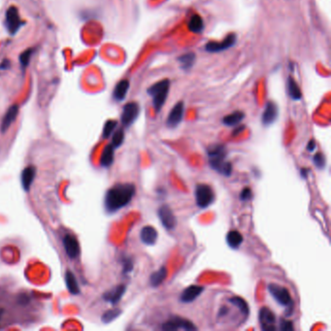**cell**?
Instances as JSON below:
<instances>
[{"label":"cell","instance_id":"6","mask_svg":"<svg viewBox=\"0 0 331 331\" xmlns=\"http://www.w3.org/2000/svg\"><path fill=\"white\" fill-rule=\"evenodd\" d=\"M162 329L164 331H176L179 329L196 330L197 328L190 320L187 318H183L178 315H174L162 324Z\"/></svg>","mask_w":331,"mask_h":331},{"label":"cell","instance_id":"41","mask_svg":"<svg viewBox=\"0 0 331 331\" xmlns=\"http://www.w3.org/2000/svg\"><path fill=\"white\" fill-rule=\"evenodd\" d=\"M227 309H225V308H221V311H220V314H219V315H224L226 313H227Z\"/></svg>","mask_w":331,"mask_h":331},{"label":"cell","instance_id":"31","mask_svg":"<svg viewBox=\"0 0 331 331\" xmlns=\"http://www.w3.org/2000/svg\"><path fill=\"white\" fill-rule=\"evenodd\" d=\"M121 313H122V311H121V310H118V309L109 310V311H107V312L103 315L102 320H103V322L108 323V322L114 320L116 317H118V316L120 315Z\"/></svg>","mask_w":331,"mask_h":331},{"label":"cell","instance_id":"33","mask_svg":"<svg viewBox=\"0 0 331 331\" xmlns=\"http://www.w3.org/2000/svg\"><path fill=\"white\" fill-rule=\"evenodd\" d=\"M117 125L118 124L116 121H108L103 128V137L108 138L112 134L114 129L117 127Z\"/></svg>","mask_w":331,"mask_h":331},{"label":"cell","instance_id":"29","mask_svg":"<svg viewBox=\"0 0 331 331\" xmlns=\"http://www.w3.org/2000/svg\"><path fill=\"white\" fill-rule=\"evenodd\" d=\"M65 281L68 289L72 294H77L79 293V287H78V283L74 277V275L71 272H66L65 274Z\"/></svg>","mask_w":331,"mask_h":331},{"label":"cell","instance_id":"25","mask_svg":"<svg viewBox=\"0 0 331 331\" xmlns=\"http://www.w3.org/2000/svg\"><path fill=\"white\" fill-rule=\"evenodd\" d=\"M114 150H115V148L112 144L108 145L105 148L103 155H102V158H101V164L104 167H109L112 165L113 160H114Z\"/></svg>","mask_w":331,"mask_h":331},{"label":"cell","instance_id":"13","mask_svg":"<svg viewBox=\"0 0 331 331\" xmlns=\"http://www.w3.org/2000/svg\"><path fill=\"white\" fill-rule=\"evenodd\" d=\"M63 245L67 255L70 258H77L80 253V248L77 239L73 235H65L63 238Z\"/></svg>","mask_w":331,"mask_h":331},{"label":"cell","instance_id":"18","mask_svg":"<svg viewBox=\"0 0 331 331\" xmlns=\"http://www.w3.org/2000/svg\"><path fill=\"white\" fill-rule=\"evenodd\" d=\"M126 290V285L124 284H120L114 288H112L111 290H109L108 292H106L104 295H103V299L109 303H111L112 305H115L117 304L121 299L122 297L124 296L125 292Z\"/></svg>","mask_w":331,"mask_h":331},{"label":"cell","instance_id":"21","mask_svg":"<svg viewBox=\"0 0 331 331\" xmlns=\"http://www.w3.org/2000/svg\"><path fill=\"white\" fill-rule=\"evenodd\" d=\"M243 236L237 230H231L226 235L227 245L232 249H238L243 243Z\"/></svg>","mask_w":331,"mask_h":331},{"label":"cell","instance_id":"39","mask_svg":"<svg viewBox=\"0 0 331 331\" xmlns=\"http://www.w3.org/2000/svg\"><path fill=\"white\" fill-rule=\"evenodd\" d=\"M244 128H245V126H239V127L235 128V130L233 131L232 135H233V136H236V135H237V134H239L241 131H243V130H244Z\"/></svg>","mask_w":331,"mask_h":331},{"label":"cell","instance_id":"32","mask_svg":"<svg viewBox=\"0 0 331 331\" xmlns=\"http://www.w3.org/2000/svg\"><path fill=\"white\" fill-rule=\"evenodd\" d=\"M33 55V50L32 49H29L27 51H25L21 57H20V63H21V65L23 68H26L29 64H30V62L32 60V57Z\"/></svg>","mask_w":331,"mask_h":331},{"label":"cell","instance_id":"30","mask_svg":"<svg viewBox=\"0 0 331 331\" xmlns=\"http://www.w3.org/2000/svg\"><path fill=\"white\" fill-rule=\"evenodd\" d=\"M124 140H125V132L121 128L114 133V136L112 139V145L114 146V148H119L124 143Z\"/></svg>","mask_w":331,"mask_h":331},{"label":"cell","instance_id":"23","mask_svg":"<svg viewBox=\"0 0 331 331\" xmlns=\"http://www.w3.org/2000/svg\"><path fill=\"white\" fill-rule=\"evenodd\" d=\"M189 29L193 33H201L204 30V22L199 15H193L189 22Z\"/></svg>","mask_w":331,"mask_h":331},{"label":"cell","instance_id":"37","mask_svg":"<svg viewBox=\"0 0 331 331\" xmlns=\"http://www.w3.org/2000/svg\"><path fill=\"white\" fill-rule=\"evenodd\" d=\"M252 197V192L250 188H245L240 193V199L242 201H248Z\"/></svg>","mask_w":331,"mask_h":331},{"label":"cell","instance_id":"7","mask_svg":"<svg viewBox=\"0 0 331 331\" xmlns=\"http://www.w3.org/2000/svg\"><path fill=\"white\" fill-rule=\"evenodd\" d=\"M5 26L8 32L12 35L16 34L23 27L19 10L16 7H10L7 9L5 15Z\"/></svg>","mask_w":331,"mask_h":331},{"label":"cell","instance_id":"1","mask_svg":"<svg viewBox=\"0 0 331 331\" xmlns=\"http://www.w3.org/2000/svg\"><path fill=\"white\" fill-rule=\"evenodd\" d=\"M135 186L132 184H118L112 187L105 195V208L114 213L126 207L135 195Z\"/></svg>","mask_w":331,"mask_h":331},{"label":"cell","instance_id":"15","mask_svg":"<svg viewBox=\"0 0 331 331\" xmlns=\"http://www.w3.org/2000/svg\"><path fill=\"white\" fill-rule=\"evenodd\" d=\"M278 118V107L274 102H268L262 114V124L264 126H270L275 123Z\"/></svg>","mask_w":331,"mask_h":331},{"label":"cell","instance_id":"35","mask_svg":"<svg viewBox=\"0 0 331 331\" xmlns=\"http://www.w3.org/2000/svg\"><path fill=\"white\" fill-rule=\"evenodd\" d=\"M280 329L282 331H293L294 327H293L292 321L281 318V320H280Z\"/></svg>","mask_w":331,"mask_h":331},{"label":"cell","instance_id":"27","mask_svg":"<svg viewBox=\"0 0 331 331\" xmlns=\"http://www.w3.org/2000/svg\"><path fill=\"white\" fill-rule=\"evenodd\" d=\"M195 62V55L193 53H188L179 58V63L181 64L182 69L189 70L191 68Z\"/></svg>","mask_w":331,"mask_h":331},{"label":"cell","instance_id":"40","mask_svg":"<svg viewBox=\"0 0 331 331\" xmlns=\"http://www.w3.org/2000/svg\"><path fill=\"white\" fill-rule=\"evenodd\" d=\"M308 173H309V170H308L307 168H302V169L300 170V174H301L302 178H304V179H306V178H307V176H308Z\"/></svg>","mask_w":331,"mask_h":331},{"label":"cell","instance_id":"20","mask_svg":"<svg viewBox=\"0 0 331 331\" xmlns=\"http://www.w3.org/2000/svg\"><path fill=\"white\" fill-rule=\"evenodd\" d=\"M167 269L166 267L162 266L160 267L158 271L154 272L151 277H150V284L153 286V287H158V285H160L164 280L166 279L167 277Z\"/></svg>","mask_w":331,"mask_h":331},{"label":"cell","instance_id":"8","mask_svg":"<svg viewBox=\"0 0 331 331\" xmlns=\"http://www.w3.org/2000/svg\"><path fill=\"white\" fill-rule=\"evenodd\" d=\"M140 113V107L136 102H129L125 105L122 113V124L124 126H130L138 118Z\"/></svg>","mask_w":331,"mask_h":331},{"label":"cell","instance_id":"5","mask_svg":"<svg viewBox=\"0 0 331 331\" xmlns=\"http://www.w3.org/2000/svg\"><path fill=\"white\" fill-rule=\"evenodd\" d=\"M196 204L199 208L209 207L215 199V193L213 189L206 184H198L195 189Z\"/></svg>","mask_w":331,"mask_h":331},{"label":"cell","instance_id":"38","mask_svg":"<svg viewBox=\"0 0 331 331\" xmlns=\"http://www.w3.org/2000/svg\"><path fill=\"white\" fill-rule=\"evenodd\" d=\"M315 147H316V145H315V140H310L309 142H308V144H307V150L309 151V152H311V153H313L315 150Z\"/></svg>","mask_w":331,"mask_h":331},{"label":"cell","instance_id":"12","mask_svg":"<svg viewBox=\"0 0 331 331\" xmlns=\"http://www.w3.org/2000/svg\"><path fill=\"white\" fill-rule=\"evenodd\" d=\"M184 111H185V105L183 102H179L177 103L172 110L170 111V114L167 118L166 121V125L168 127L170 128H175L177 127L181 122L183 121V117H184Z\"/></svg>","mask_w":331,"mask_h":331},{"label":"cell","instance_id":"19","mask_svg":"<svg viewBox=\"0 0 331 331\" xmlns=\"http://www.w3.org/2000/svg\"><path fill=\"white\" fill-rule=\"evenodd\" d=\"M129 90V82L127 80H122L120 81L116 87H115V90L113 92V97L116 101H123L126 96V94Z\"/></svg>","mask_w":331,"mask_h":331},{"label":"cell","instance_id":"28","mask_svg":"<svg viewBox=\"0 0 331 331\" xmlns=\"http://www.w3.org/2000/svg\"><path fill=\"white\" fill-rule=\"evenodd\" d=\"M229 302L231 304H233L234 306H236L237 308H239V310L241 311V313L245 315H248L250 313V309H249V305L246 302L245 299H243L242 297L239 296H234L232 298L229 299Z\"/></svg>","mask_w":331,"mask_h":331},{"label":"cell","instance_id":"26","mask_svg":"<svg viewBox=\"0 0 331 331\" xmlns=\"http://www.w3.org/2000/svg\"><path fill=\"white\" fill-rule=\"evenodd\" d=\"M34 176H35V170L32 167H28L23 171L22 184L27 190L30 189V187L32 185V182L33 181Z\"/></svg>","mask_w":331,"mask_h":331},{"label":"cell","instance_id":"16","mask_svg":"<svg viewBox=\"0 0 331 331\" xmlns=\"http://www.w3.org/2000/svg\"><path fill=\"white\" fill-rule=\"evenodd\" d=\"M18 114H19V107H18V105H13V106H11L7 110L6 114L4 115V117L2 119L1 126H0V129H1V131L3 133L6 132L10 128L12 124L16 121V119L18 117Z\"/></svg>","mask_w":331,"mask_h":331},{"label":"cell","instance_id":"17","mask_svg":"<svg viewBox=\"0 0 331 331\" xmlns=\"http://www.w3.org/2000/svg\"><path fill=\"white\" fill-rule=\"evenodd\" d=\"M158 234L157 229L151 225L144 226L141 229L140 238H141V241L145 245H148V246L155 245L158 240Z\"/></svg>","mask_w":331,"mask_h":331},{"label":"cell","instance_id":"24","mask_svg":"<svg viewBox=\"0 0 331 331\" xmlns=\"http://www.w3.org/2000/svg\"><path fill=\"white\" fill-rule=\"evenodd\" d=\"M287 89H288V94L289 96L293 100H300L302 98V93L299 89L298 84L294 81L293 78L289 77L288 82H287Z\"/></svg>","mask_w":331,"mask_h":331},{"label":"cell","instance_id":"9","mask_svg":"<svg viewBox=\"0 0 331 331\" xmlns=\"http://www.w3.org/2000/svg\"><path fill=\"white\" fill-rule=\"evenodd\" d=\"M237 36L234 33H230L221 42H209L205 45V50L209 53H219L227 50L235 45Z\"/></svg>","mask_w":331,"mask_h":331},{"label":"cell","instance_id":"14","mask_svg":"<svg viewBox=\"0 0 331 331\" xmlns=\"http://www.w3.org/2000/svg\"><path fill=\"white\" fill-rule=\"evenodd\" d=\"M204 290L203 286L192 284L185 288L180 296V301L183 303H190L194 301Z\"/></svg>","mask_w":331,"mask_h":331},{"label":"cell","instance_id":"34","mask_svg":"<svg viewBox=\"0 0 331 331\" xmlns=\"http://www.w3.org/2000/svg\"><path fill=\"white\" fill-rule=\"evenodd\" d=\"M314 164L318 168V169H324L325 167V158L321 153H316L314 158Z\"/></svg>","mask_w":331,"mask_h":331},{"label":"cell","instance_id":"22","mask_svg":"<svg viewBox=\"0 0 331 331\" xmlns=\"http://www.w3.org/2000/svg\"><path fill=\"white\" fill-rule=\"evenodd\" d=\"M245 118V114L241 111H236L233 112L227 116H225L222 119V123L223 125L227 126H237L239 125Z\"/></svg>","mask_w":331,"mask_h":331},{"label":"cell","instance_id":"11","mask_svg":"<svg viewBox=\"0 0 331 331\" xmlns=\"http://www.w3.org/2000/svg\"><path fill=\"white\" fill-rule=\"evenodd\" d=\"M158 215L165 229L172 230L175 228L177 221L173 214V211L168 205H162L161 207H159L158 211Z\"/></svg>","mask_w":331,"mask_h":331},{"label":"cell","instance_id":"3","mask_svg":"<svg viewBox=\"0 0 331 331\" xmlns=\"http://www.w3.org/2000/svg\"><path fill=\"white\" fill-rule=\"evenodd\" d=\"M268 290L280 305L285 307V315L286 316H289L293 313L294 304L288 289L276 284H270L268 285Z\"/></svg>","mask_w":331,"mask_h":331},{"label":"cell","instance_id":"10","mask_svg":"<svg viewBox=\"0 0 331 331\" xmlns=\"http://www.w3.org/2000/svg\"><path fill=\"white\" fill-rule=\"evenodd\" d=\"M259 323L260 327L264 331H273L276 330L277 327L275 325L276 323V317L274 313L267 307H263L259 310L258 314Z\"/></svg>","mask_w":331,"mask_h":331},{"label":"cell","instance_id":"36","mask_svg":"<svg viewBox=\"0 0 331 331\" xmlns=\"http://www.w3.org/2000/svg\"><path fill=\"white\" fill-rule=\"evenodd\" d=\"M123 268H124V273L127 274L132 271L133 269V262L129 257H126L123 260Z\"/></svg>","mask_w":331,"mask_h":331},{"label":"cell","instance_id":"4","mask_svg":"<svg viewBox=\"0 0 331 331\" xmlns=\"http://www.w3.org/2000/svg\"><path fill=\"white\" fill-rule=\"evenodd\" d=\"M169 89H170V82L169 80L165 79L153 85L148 90V94L153 97L154 107L157 112H159L161 108L163 107L166 101L168 93H169Z\"/></svg>","mask_w":331,"mask_h":331},{"label":"cell","instance_id":"2","mask_svg":"<svg viewBox=\"0 0 331 331\" xmlns=\"http://www.w3.org/2000/svg\"><path fill=\"white\" fill-rule=\"evenodd\" d=\"M207 155L210 166L220 174L229 177L232 174V164L225 160L227 151L224 145H214L208 148Z\"/></svg>","mask_w":331,"mask_h":331}]
</instances>
